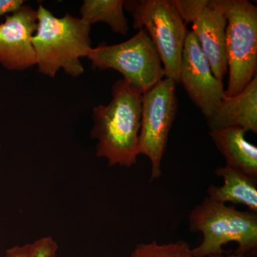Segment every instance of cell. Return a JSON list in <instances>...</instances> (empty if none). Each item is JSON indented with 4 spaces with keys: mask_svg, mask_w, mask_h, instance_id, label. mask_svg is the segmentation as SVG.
I'll list each match as a JSON object with an SVG mask.
<instances>
[{
    "mask_svg": "<svg viewBox=\"0 0 257 257\" xmlns=\"http://www.w3.org/2000/svg\"><path fill=\"white\" fill-rule=\"evenodd\" d=\"M112 99L93 108L91 138L96 140V156L110 167L137 163L141 127L143 93L124 79L111 87Z\"/></svg>",
    "mask_w": 257,
    "mask_h": 257,
    "instance_id": "6da1fadb",
    "label": "cell"
},
{
    "mask_svg": "<svg viewBox=\"0 0 257 257\" xmlns=\"http://www.w3.org/2000/svg\"><path fill=\"white\" fill-rule=\"evenodd\" d=\"M37 13V28L32 42L38 72L51 78L60 69L74 78L82 75L81 58L87 57L92 49L90 25L70 14L57 18L41 3Z\"/></svg>",
    "mask_w": 257,
    "mask_h": 257,
    "instance_id": "7a4b0ae2",
    "label": "cell"
},
{
    "mask_svg": "<svg viewBox=\"0 0 257 257\" xmlns=\"http://www.w3.org/2000/svg\"><path fill=\"white\" fill-rule=\"evenodd\" d=\"M189 229L203 235L200 244L191 249L194 257L221 254L229 242L237 243V254L256 251L257 213L253 211H239L207 197L191 212Z\"/></svg>",
    "mask_w": 257,
    "mask_h": 257,
    "instance_id": "3957f363",
    "label": "cell"
},
{
    "mask_svg": "<svg viewBox=\"0 0 257 257\" xmlns=\"http://www.w3.org/2000/svg\"><path fill=\"white\" fill-rule=\"evenodd\" d=\"M133 28L146 30L155 44L165 77L178 84L187 28L172 0H126Z\"/></svg>",
    "mask_w": 257,
    "mask_h": 257,
    "instance_id": "277c9868",
    "label": "cell"
},
{
    "mask_svg": "<svg viewBox=\"0 0 257 257\" xmlns=\"http://www.w3.org/2000/svg\"><path fill=\"white\" fill-rule=\"evenodd\" d=\"M227 25L229 81L225 96L237 95L256 75L257 7L247 0H222Z\"/></svg>",
    "mask_w": 257,
    "mask_h": 257,
    "instance_id": "5b68a950",
    "label": "cell"
},
{
    "mask_svg": "<svg viewBox=\"0 0 257 257\" xmlns=\"http://www.w3.org/2000/svg\"><path fill=\"white\" fill-rule=\"evenodd\" d=\"M87 58L93 69L117 71L143 94L165 77L156 47L144 29L121 43L92 47Z\"/></svg>",
    "mask_w": 257,
    "mask_h": 257,
    "instance_id": "8992f818",
    "label": "cell"
},
{
    "mask_svg": "<svg viewBox=\"0 0 257 257\" xmlns=\"http://www.w3.org/2000/svg\"><path fill=\"white\" fill-rule=\"evenodd\" d=\"M176 85L175 81L165 77L143 95L139 155H145L150 161L151 181L162 175L161 165L177 114Z\"/></svg>",
    "mask_w": 257,
    "mask_h": 257,
    "instance_id": "52a82bcc",
    "label": "cell"
},
{
    "mask_svg": "<svg viewBox=\"0 0 257 257\" xmlns=\"http://www.w3.org/2000/svg\"><path fill=\"white\" fill-rule=\"evenodd\" d=\"M191 100L209 119L225 96L222 81L216 79L192 31L187 32L182 52L179 83Z\"/></svg>",
    "mask_w": 257,
    "mask_h": 257,
    "instance_id": "ba28073f",
    "label": "cell"
},
{
    "mask_svg": "<svg viewBox=\"0 0 257 257\" xmlns=\"http://www.w3.org/2000/svg\"><path fill=\"white\" fill-rule=\"evenodd\" d=\"M37 28V10L24 4L6 15L0 24V64L12 71H24L36 65L32 39Z\"/></svg>",
    "mask_w": 257,
    "mask_h": 257,
    "instance_id": "9c48e42d",
    "label": "cell"
},
{
    "mask_svg": "<svg viewBox=\"0 0 257 257\" xmlns=\"http://www.w3.org/2000/svg\"><path fill=\"white\" fill-rule=\"evenodd\" d=\"M192 33L210 64L216 79L222 81L228 72L226 53L227 21L222 0H208L193 20Z\"/></svg>",
    "mask_w": 257,
    "mask_h": 257,
    "instance_id": "30bf717a",
    "label": "cell"
},
{
    "mask_svg": "<svg viewBox=\"0 0 257 257\" xmlns=\"http://www.w3.org/2000/svg\"><path fill=\"white\" fill-rule=\"evenodd\" d=\"M207 121L210 131L237 127L257 133V76L237 95L225 96Z\"/></svg>",
    "mask_w": 257,
    "mask_h": 257,
    "instance_id": "8fae6325",
    "label": "cell"
},
{
    "mask_svg": "<svg viewBox=\"0 0 257 257\" xmlns=\"http://www.w3.org/2000/svg\"><path fill=\"white\" fill-rule=\"evenodd\" d=\"M246 132L237 127L210 131L213 143L224 157L226 166L257 181V147L245 138Z\"/></svg>",
    "mask_w": 257,
    "mask_h": 257,
    "instance_id": "7c38bea8",
    "label": "cell"
},
{
    "mask_svg": "<svg viewBox=\"0 0 257 257\" xmlns=\"http://www.w3.org/2000/svg\"><path fill=\"white\" fill-rule=\"evenodd\" d=\"M215 174L224 180L221 187L211 185L208 197L221 204L231 203L246 206L257 213V188L254 181L239 171L225 165L216 169Z\"/></svg>",
    "mask_w": 257,
    "mask_h": 257,
    "instance_id": "4fadbf2b",
    "label": "cell"
},
{
    "mask_svg": "<svg viewBox=\"0 0 257 257\" xmlns=\"http://www.w3.org/2000/svg\"><path fill=\"white\" fill-rule=\"evenodd\" d=\"M124 0H84L80 8L81 18L91 27L106 23L113 32L126 35L128 28L124 13Z\"/></svg>",
    "mask_w": 257,
    "mask_h": 257,
    "instance_id": "5bb4252c",
    "label": "cell"
},
{
    "mask_svg": "<svg viewBox=\"0 0 257 257\" xmlns=\"http://www.w3.org/2000/svg\"><path fill=\"white\" fill-rule=\"evenodd\" d=\"M191 249L184 241L167 243L153 241L138 243L128 257H194Z\"/></svg>",
    "mask_w": 257,
    "mask_h": 257,
    "instance_id": "9a60e30c",
    "label": "cell"
},
{
    "mask_svg": "<svg viewBox=\"0 0 257 257\" xmlns=\"http://www.w3.org/2000/svg\"><path fill=\"white\" fill-rule=\"evenodd\" d=\"M184 23H192L208 0H172Z\"/></svg>",
    "mask_w": 257,
    "mask_h": 257,
    "instance_id": "2e32d148",
    "label": "cell"
},
{
    "mask_svg": "<svg viewBox=\"0 0 257 257\" xmlns=\"http://www.w3.org/2000/svg\"><path fill=\"white\" fill-rule=\"evenodd\" d=\"M57 243L51 237H44L30 243V257H55Z\"/></svg>",
    "mask_w": 257,
    "mask_h": 257,
    "instance_id": "e0dca14e",
    "label": "cell"
},
{
    "mask_svg": "<svg viewBox=\"0 0 257 257\" xmlns=\"http://www.w3.org/2000/svg\"><path fill=\"white\" fill-rule=\"evenodd\" d=\"M24 4L23 0H0V16L15 13Z\"/></svg>",
    "mask_w": 257,
    "mask_h": 257,
    "instance_id": "ac0fdd59",
    "label": "cell"
},
{
    "mask_svg": "<svg viewBox=\"0 0 257 257\" xmlns=\"http://www.w3.org/2000/svg\"><path fill=\"white\" fill-rule=\"evenodd\" d=\"M6 257H30V243L7 250Z\"/></svg>",
    "mask_w": 257,
    "mask_h": 257,
    "instance_id": "d6986e66",
    "label": "cell"
},
{
    "mask_svg": "<svg viewBox=\"0 0 257 257\" xmlns=\"http://www.w3.org/2000/svg\"><path fill=\"white\" fill-rule=\"evenodd\" d=\"M208 257H248L246 255L237 254V253H234V254L229 255V256H223L222 254L214 255V256H211Z\"/></svg>",
    "mask_w": 257,
    "mask_h": 257,
    "instance_id": "ffe728a7",
    "label": "cell"
}]
</instances>
